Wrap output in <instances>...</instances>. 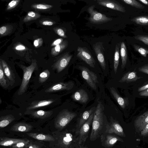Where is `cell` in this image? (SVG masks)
I'll list each match as a JSON object with an SVG mask.
<instances>
[{
    "label": "cell",
    "instance_id": "cell-18",
    "mask_svg": "<svg viewBox=\"0 0 148 148\" xmlns=\"http://www.w3.org/2000/svg\"><path fill=\"white\" fill-rule=\"evenodd\" d=\"M32 127V126L29 124L24 122H20L13 125L10 130L15 132H26L30 131Z\"/></svg>",
    "mask_w": 148,
    "mask_h": 148
},
{
    "label": "cell",
    "instance_id": "cell-4",
    "mask_svg": "<svg viewBox=\"0 0 148 148\" xmlns=\"http://www.w3.org/2000/svg\"><path fill=\"white\" fill-rule=\"evenodd\" d=\"M77 116L75 113L64 110L61 112L58 115L55 121L54 125L57 129H62Z\"/></svg>",
    "mask_w": 148,
    "mask_h": 148
},
{
    "label": "cell",
    "instance_id": "cell-29",
    "mask_svg": "<svg viewBox=\"0 0 148 148\" xmlns=\"http://www.w3.org/2000/svg\"><path fill=\"white\" fill-rule=\"evenodd\" d=\"M15 119V117L12 114L1 116L0 118V128H3L8 126Z\"/></svg>",
    "mask_w": 148,
    "mask_h": 148
},
{
    "label": "cell",
    "instance_id": "cell-25",
    "mask_svg": "<svg viewBox=\"0 0 148 148\" xmlns=\"http://www.w3.org/2000/svg\"><path fill=\"white\" fill-rule=\"evenodd\" d=\"M0 85L3 88L7 89L11 83L6 76L2 67L1 61H0Z\"/></svg>",
    "mask_w": 148,
    "mask_h": 148
},
{
    "label": "cell",
    "instance_id": "cell-27",
    "mask_svg": "<svg viewBox=\"0 0 148 148\" xmlns=\"http://www.w3.org/2000/svg\"><path fill=\"white\" fill-rule=\"evenodd\" d=\"M68 42L67 40H65L60 44L52 48L51 54L54 56H56L66 49L68 46Z\"/></svg>",
    "mask_w": 148,
    "mask_h": 148
},
{
    "label": "cell",
    "instance_id": "cell-15",
    "mask_svg": "<svg viewBox=\"0 0 148 148\" xmlns=\"http://www.w3.org/2000/svg\"><path fill=\"white\" fill-rule=\"evenodd\" d=\"M72 99L75 101L81 103H86L89 99L87 93L83 89H79L71 95Z\"/></svg>",
    "mask_w": 148,
    "mask_h": 148
},
{
    "label": "cell",
    "instance_id": "cell-42",
    "mask_svg": "<svg viewBox=\"0 0 148 148\" xmlns=\"http://www.w3.org/2000/svg\"><path fill=\"white\" fill-rule=\"evenodd\" d=\"M140 134L141 136H148V123L141 131Z\"/></svg>",
    "mask_w": 148,
    "mask_h": 148
},
{
    "label": "cell",
    "instance_id": "cell-1",
    "mask_svg": "<svg viewBox=\"0 0 148 148\" xmlns=\"http://www.w3.org/2000/svg\"><path fill=\"white\" fill-rule=\"evenodd\" d=\"M104 108L101 102L99 101L94 113L92 122V128L90 136V140L92 141L98 137L99 133L103 125Z\"/></svg>",
    "mask_w": 148,
    "mask_h": 148
},
{
    "label": "cell",
    "instance_id": "cell-31",
    "mask_svg": "<svg viewBox=\"0 0 148 148\" xmlns=\"http://www.w3.org/2000/svg\"><path fill=\"white\" fill-rule=\"evenodd\" d=\"M131 20L138 25L144 26L148 25V16L135 17L132 18Z\"/></svg>",
    "mask_w": 148,
    "mask_h": 148
},
{
    "label": "cell",
    "instance_id": "cell-28",
    "mask_svg": "<svg viewBox=\"0 0 148 148\" xmlns=\"http://www.w3.org/2000/svg\"><path fill=\"white\" fill-rule=\"evenodd\" d=\"M120 54L122 60L121 68L123 69L125 66L127 59V54L126 47L124 42L121 44Z\"/></svg>",
    "mask_w": 148,
    "mask_h": 148
},
{
    "label": "cell",
    "instance_id": "cell-21",
    "mask_svg": "<svg viewBox=\"0 0 148 148\" xmlns=\"http://www.w3.org/2000/svg\"><path fill=\"white\" fill-rule=\"evenodd\" d=\"M95 107H93L90 110L84 111L82 115L79 120L78 125L75 130L76 133L77 135L78 131L81 126L88 119L90 116L93 113Z\"/></svg>",
    "mask_w": 148,
    "mask_h": 148
},
{
    "label": "cell",
    "instance_id": "cell-35",
    "mask_svg": "<svg viewBox=\"0 0 148 148\" xmlns=\"http://www.w3.org/2000/svg\"><path fill=\"white\" fill-rule=\"evenodd\" d=\"M133 47L135 51L139 53L144 57H147L148 54V49L142 47L137 45H133Z\"/></svg>",
    "mask_w": 148,
    "mask_h": 148
},
{
    "label": "cell",
    "instance_id": "cell-38",
    "mask_svg": "<svg viewBox=\"0 0 148 148\" xmlns=\"http://www.w3.org/2000/svg\"><path fill=\"white\" fill-rule=\"evenodd\" d=\"M52 7L51 5L47 4H37L33 5L32 7L39 10H46Z\"/></svg>",
    "mask_w": 148,
    "mask_h": 148
},
{
    "label": "cell",
    "instance_id": "cell-33",
    "mask_svg": "<svg viewBox=\"0 0 148 148\" xmlns=\"http://www.w3.org/2000/svg\"><path fill=\"white\" fill-rule=\"evenodd\" d=\"M124 3L134 7L136 8L143 9L145 8V6L135 0H122Z\"/></svg>",
    "mask_w": 148,
    "mask_h": 148
},
{
    "label": "cell",
    "instance_id": "cell-46",
    "mask_svg": "<svg viewBox=\"0 0 148 148\" xmlns=\"http://www.w3.org/2000/svg\"><path fill=\"white\" fill-rule=\"evenodd\" d=\"M139 95L142 96H148V89L140 92Z\"/></svg>",
    "mask_w": 148,
    "mask_h": 148
},
{
    "label": "cell",
    "instance_id": "cell-36",
    "mask_svg": "<svg viewBox=\"0 0 148 148\" xmlns=\"http://www.w3.org/2000/svg\"><path fill=\"white\" fill-rule=\"evenodd\" d=\"M29 140H25L10 146L11 148H23L26 147L29 143Z\"/></svg>",
    "mask_w": 148,
    "mask_h": 148
},
{
    "label": "cell",
    "instance_id": "cell-10",
    "mask_svg": "<svg viewBox=\"0 0 148 148\" xmlns=\"http://www.w3.org/2000/svg\"><path fill=\"white\" fill-rule=\"evenodd\" d=\"M72 57V55L69 52L65 53L54 64L53 69H56L58 73L61 72L67 66Z\"/></svg>",
    "mask_w": 148,
    "mask_h": 148
},
{
    "label": "cell",
    "instance_id": "cell-48",
    "mask_svg": "<svg viewBox=\"0 0 148 148\" xmlns=\"http://www.w3.org/2000/svg\"><path fill=\"white\" fill-rule=\"evenodd\" d=\"M42 24L45 25L51 26L53 24V23L51 21H43Z\"/></svg>",
    "mask_w": 148,
    "mask_h": 148
},
{
    "label": "cell",
    "instance_id": "cell-20",
    "mask_svg": "<svg viewBox=\"0 0 148 148\" xmlns=\"http://www.w3.org/2000/svg\"><path fill=\"white\" fill-rule=\"evenodd\" d=\"M4 73L10 82L11 86L12 85L14 82L15 76L14 73L4 60L1 59Z\"/></svg>",
    "mask_w": 148,
    "mask_h": 148
},
{
    "label": "cell",
    "instance_id": "cell-23",
    "mask_svg": "<svg viewBox=\"0 0 148 148\" xmlns=\"http://www.w3.org/2000/svg\"><path fill=\"white\" fill-rule=\"evenodd\" d=\"M110 92L118 104L123 109H124L127 104L126 99L121 97L117 93L115 88L113 87L110 88Z\"/></svg>",
    "mask_w": 148,
    "mask_h": 148
},
{
    "label": "cell",
    "instance_id": "cell-41",
    "mask_svg": "<svg viewBox=\"0 0 148 148\" xmlns=\"http://www.w3.org/2000/svg\"><path fill=\"white\" fill-rule=\"evenodd\" d=\"M56 32L57 34L59 36L66 38L67 37L65 34V33L64 30L61 28H59L56 30Z\"/></svg>",
    "mask_w": 148,
    "mask_h": 148
},
{
    "label": "cell",
    "instance_id": "cell-9",
    "mask_svg": "<svg viewBox=\"0 0 148 148\" xmlns=\"http://www.w3.org/2000/svg\"><path fill=\"white\" fill-rule=\"evenodd\" d=\"M101 140L102 145L106 148H110L113 146L118 141L123 142L121 138L113 134L105 133L101 135Z\"/></svg>",
    "mask_w": 148,
    "mask_h": 148
},
{
    "label": "cell",
    "instance_id": "cell-19",
    "mask_svg": "<svg viewBox=\"0 0 148 148\" xmlns=\"http://www.w3.org/2000/svg\"><path fill=\"white\" fill-rule=\"evenodd\" d=\"M141 78V77H138L137 75L136 72L129 71L123 75L119 82L120 83H130L135 82Z\"/></svg>",
    "mask_w": 148,
    "mask_h": 148
},
{
    "label": "cell",
    "instance_id": "cell-7",
    "mask_svg": "<svg viewBox=\"0 0 148 148\" xmlns=\"http://www.w3.org/2000/svg\"><path fill=\"white\" fill-rule=\"evenodd\" d=\"M94 115V113L93 112L88 119L81 126L78 131L77 134V139L79 146L83 145L88 137L90 126L92 122Z\"/></svg>",
    "mask_w": 148,
    "mask_h": 148
},
{
    "label": "cell",
    "instance_id": "cell-17",
    "mask_svg": "<svg viewBox=\"0 0 148 148\" xmlns=\"http://www.w3.org/2000/svg\"><path fill=\"white\" fill-rule=\"evenodd\" d=\"M53 99L34 101L32 102L27 107V110H32L48 106L54 102Z\"/></svg>",
    "mask_w": 148,
    "mask_h": 148
},
{
    "label": "cell",
    "instance_id": "cell-45",
    "mask_svg": "<svg viewBox=\"0 0 148 148\" xmlns=\"http://www.w3.org/2000/svg\"><path fill=\"white\" fill-rule=\"evenodd\" d=\"M7 27L5 26H3L0 28V34L1 35L4 34L7 31Z\"/></svg>",
    "mask_w": 148,
    "mask_h": 148
},
{
    "label": "cell",
    "instance_id": "cell-6",
    "mask_svg": "<svg viewBox=\"0 0 148 148\" xmlns=\"http://www.w3.org/2000/svg\"><path fill=\"white\" fill-rule=\"evenodd\" d=\"M79 68L83 78L88 84L93 89H96L97 84L98 83L97 75L86 67L80 66Z\"/></svg>",
    "mask_w": 148,
    "mask_h": 148
},
{
    "label": "cell",
    "instance_id": "cell-2",
    "mask_svg": "<svg viewBox=\"0 0 148 148\" xmlns=\"http://www.w3.org/2000/svg\"><path fill=\"white\" fill-rule=\"evenodd\" d=\"M76 132L65 131L60 134L54 148H75L79 146Z\"/></svg>",
    "mask_w": 148,
    "mask_h": 148
},
{
    "label": "cell",
    "instance_id": "cell-43",
    "mask_svg": "<svg viewBox=\"0 0 148 148\" xmlns=\"http://www.w3.org/2000/svg\"><path fill=\"white\" fill-rule=\"evenodd\" d=\"M42 39L41 38H38L34 41V45L35 47H37L40 46V45H42Z\"/></svg>",
    "mask_w": 148,
    "mask_h": 148
},
{
    "label": "cell",
    "instance_id": "cell-37",
    "mask_svg": "<svg viewBox=\"0 0 148 148\" xmlns=\"http://www.w3.org/2000/svg\"><path fill=\"white\" fill-rule=\"evenodd\" d=\"M134 38L136 40L141 41L148 45V36L139 35L135 36Z\"/></svg>",
    "mask_w": 148,
    "mask_h": 148
},
{
    "label": "cell",
    "instance_id": "cell-40",
    "mask_svg": "<svg viewBox=\"0 0 148 148\" xmlns=\"http://www.w3.org/2000/svg\"><path fill=\"white\" fill-rule=\"evenodd\" d=\"M138 70L140 72L148 75V64L139 67Z\"/></svg>",
    "mask_w": 148,
    "mask_h": 148
},
{
    "label": "cell",
    "instance_id": "cell-13",
    "mask_svg": "<svg viewBox=\"0 0 148 148\" xmlns=\"http://www.w3.org/2000/svg\"><path fill=\"white\" fill-rule=\"evenodd\" d=\"M73 82H60L54 84L46 89V92H54L61 90L71 89L73 87Z\"/></svg>",
    "mask_w": 148,
    "mask_h": 148
},
{
    "label": "cell",
    "instance_id": "cell-34",
    "mask_svg": "<svg viewBox=\"0 0 148 148\" xmlns=\"http://www.w3.org/2000/svg\"><path fill=\"white\" fill-rule=\"evenodd\" d=\"M50 75V72L48 69H46L40 74L39 77V82L40 83L45 82L49 78Z\"/></svg>",
    "mask_w": 148,
    "mask_h": 148
},
{
    "label": "cell",
    "instance_id": "cell-51",
    "mask_svg": "<svg viewBox=\"0 0 148 148\" xmlns=\"http://www.w3.org/2000/svg\"><path fill=\"white\" fill-rule=\"evenodd\" d=\"M140 2L143 3L145 5H148V0H138Z\"/></svg>",
    "mask_w": 148,
    "mask_h": 148
},
{
    "label": "cell",
    "instance_id": "cell-49",
    "mask_svg": "<svg viewBox=\"0 0 148 148\" xmlns=\"http://www.w3.org/2000/svg\"><path fill=\"white\" fill-rule=\"evenodd\" d=\"M15 49L17 50H22L25 49L26 48L24 46L20 45L16 46L15 47Z\"/></svg>",
    "mask_w": 148,
    "mask_h": 148
},
{
    "label": "cell",
    "instance_id": "cell-3",
    "mask_svg": "<svg viewBox=\"0 0 148 148\" xmlns=\"http://www.w3.org/2000/svg\"><path fill=\"white\" fill-rule=\"evenodd\" d=\"M37 64L35 62H32L28 66L20 65V68L23 71V74L22 83L17 93L18 95H22L26 91L32 74Z\"/></svg>",
    "mask_w": 148,
    "mask_h": 148
},
{
    "label": "cell",
    "instance_id": "cell-44",
    "mask_svg": "<svg viewBox=\"0 0 148 148\" xmlns=\"http://www.w3.org/2000/svg\"><path fill=\"white\" fill-rule=\"evenodd\" d=\"M63 41V39L61 38L55 40L51 44V46H56L61 43Z\"/></svg>",
    "mask_w": 148,
    "mask_h": 148
},
{
    "label": "cell",
    "instance_id": "cell-22",
    "mask_svg": "<svg viewBox=\"0 0 148 148\" xmlns=\"http://www.w3.org/2000/svg\"><path fill=\"white\" fill-rule=\"evenodd\" d=\"M29 136L34 139L46 141H54L55 139L51 135L38 133H28L27 134Z\"/></svg>",
    "mask_w": 148,
    "mask_h": 148
},
{
    "label": "cell",
    "instance_id": "cell-14",
    "mask_svg": "<svg viewBox=\"0 0 148 148\" xmlns=\"http://www.w3.org/2000/svg\"><path fill=\"white\" fill-rule=\"evenodd\" d=\"M93 48L98 61L102 69L105 70L106 68V64L102 44L101 42H97L93 44Z\"/></svg>",
    "mask_w": 148,
    "mask_h": 148
},
{
    "label": "cell",
    "instance_id": "cell-39",
    "mask_svg": "<svg viewBox=\"0 0 148 148\" xmlns=\"http://www.w3.org/2000/svg\"><path fill=\"white\" fill-rule=\"evenodd\" d=\"M20 1L19 0H15L11 1L9 3L7 10H10L13 8L17 5Z\"/></svg>",
    "mask_w": 148,
    "mask_h": 148
},
{
    "label": "cell",
    "instance_id": "cell-47",
    "mask_svg": "<svg viewBox=\"0 0 148 148\" xmlns=\"http://www.w3.org/2000/svg\"><path fill=\"white\" fill-rule=\"evenodd\" d=\"M148 89V84L140 87L138 88V91L140 92Z\"/></svg>",
    "mask_w": 148,
    "mask_h": 148
},
{
    "label": "cell",
    "instance_id": "cell-11",
    "mask_svg": "<svg viewBox=\"0 0 148 148\" xmlns=\"http://www.w3.org/2000/svg\"><path fill=\"white\" fill-rule=\"evenodd\" d=\"M99 5L122 12L126 11L125 7L119 2L113 0H97Z\"/></svg>",
    "mask_w": 148,
    "mask_h": 148
},
{
    "label": "cell",
    "instance_id": "cell-52",
    "mask_svg": "<svg viewBox=\"0 0 148 148\" xmlns=\"http://www.w3.org/2000/svg\"><path fill=\"white\" fill-rule=\"evenodd\" d=\"M2 100H1V98H0V104H1V103H2Z\"/></svg>",
    "mask_w": 148,
    "mask_h": 148
},
{
    "label": "cell",
    "instance_id": "cell-12",
    "mask_svg": "<svg viewBox=\"0 0 148 148\" xmlns=\"http://www.w3.org/2000/svg\"><path fill=\"white\" fill-rule=\"evenodd\" d=\"M106 127L105 133L114 134L120 136L125 137L122 127L116 121H112L110 124H107Z\"/></svg>",
    "mask_w": 148,
    "mask_h": 148
},
{
    "label": "cell",
    "instance_id": "cell-24",
    "mask_svg": "<svg viewBox=\"0 0 148 148\" xmlns=\"http://www.w3.org/2000/svg\"><path fill=\"white\" fill-rule=\"evenodd\" d=\"M30 114L35 118L45 119L51 116L53 113V111H45L42 110L31 111Z\"/></svg>",
    "mask_w": 148,
    "mask_h": 148
},
{
    "label": "cell",
    "instance_id": "cell-5",
    "mask_svg": "<svg viewBox=\"0 0 148 148\" xmlns=\"http://www.w3.org/2000/svg\"><path fill=\"white\" fill-rule=\"evenodd\" d=\"M95 6L92 5L89 7L87 9L88 12L90 16L89 20L90 22L95 24H100L111 21L112 19L107 17L102 14L95 10L94 8Z\"/></svg>",
    "mask_w": 148,
    "mask_h": 148
},
{
    "label": "cell",
    "instance_id": "cell-32",
    "mask_svg": "<svg viewBox=\"0 0 148 148\" xmlns=\"http://www.w3.org/2000/svg\"><path fill=\"white\" fill-rule=\"evenodd\" d=\"M40 17V15L39 14L33 11H30L24 18L23 21L27 22L37 19Z\"/></svg>",
    "mask_w": 148,
    "mask_h": 148
},
{
    "label": "cell",
    "instance_id": "cell-50",
    "mask_svg": "<svg viewBox=\"0 0 148 148\" xmlns=\"http://www.w3.org/2000/svg\"><path fill=\"white\" fill-rule=\"evenodd\" d=\"M26 147L27 148H39V147L36 145L30 144V143Z\"/></svg>",
    "mask_w": 148,
    "mask_h": 148
},
{
    "label": "cell",
    "instance_id": "cell-30",
    "mask_svg": "<svg viewBox=\"0 0 148 148\" xmlns=\"http://www.w3.org/2000/svg\"><path fill=\"white\" fill-rule=\"evenodd\" d=\"M120 45V43L117 44L115 48L114 60V69L115 74L117 73L119 63Z\"/></svg>",
    "mask_w": 148,
    "mask_h": 148
},
{
    "label": "cell",
    "instance_id": "cell-8",
    "mask_svg": "<svg viewBox=\"0 0 148 148\" xmlns=\"http://www.w3.org/2000/svg\"><path fill=\"white\" fill-rule=\"evenodd\" d=\"M77 56L84 61L90 66L94 68L95 61L90 52L85 47H78Z\"/></svg>",
    "mask_w": 148,
    "mask_h": 148
},
{
    "label": "cell",
    "instance_id": "cell-16",
    "mask_svg": "<svg viewBox=\"0 0 148 148\" xmlns=\"http://www.w3.org/2000/svg\"><path fill=\"white\" fill-rule=\"evenodd\" d=\"M148 123V110L137 117L134 122L136 129L141 131Z\"/></svg>",
    "mask_w": 148,
    "mask_h": 148
},
{
    "label": "cell",
    "instance_id": "cell-26",
    "mask_svg": "<svg viewBox=\"0 0 148 148\" xmlns=\"http://www.w3.org/2000/svg\"><path fill=\"white\" fill-rule=\"evenodd\" d=\"M25 139L3 137L1 138L0 145L3 146H11Z\"/></svg>",
    "mask_w": 148,
    "mask_h": 148
}]
</instances>
